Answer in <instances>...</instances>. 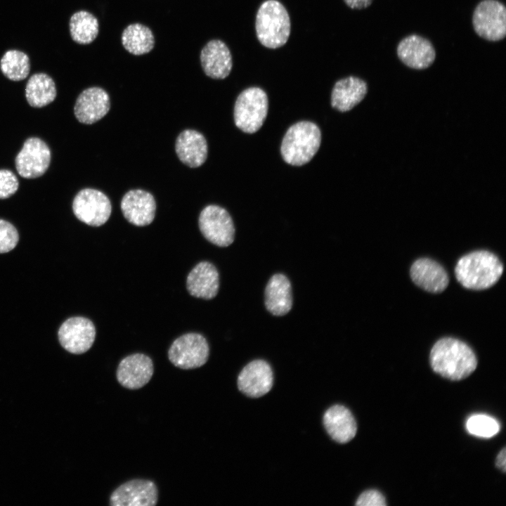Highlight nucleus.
<instances>
[{
	"label": "nucleus",
	"mask_w": 506,
	"mask_h": 506,
	"mask_svg": "<svg viewBox=\"0 0 506 506\" xmlns=\"http://www.w3.org/2000/svg\"><path fill=\"white\" fill-rule=\"evenodd\" d=\"M410 273L414 283L429 292H441L449 283L445 269L439 263L429 258L416 260L412 264Z\"/></svg>",
	"instance_id": "19"
},
{
	"label": "nucleus",
	"mask_w": 506,
	"mask_h": 506,
	"mask_svg": "<svg viewBox=\"0 0 506 506\" xmlns=\"http://www.w3.org/2000/svg\"><path fill=\"white\" fill-rule=\"evenodd\" d=\"M324 427L336 442L346 443L354 438L357 425L351 411L342 405H334L324 413Z\"/></svg>",
	"instance_id": "21"
},
{
	"label": "nucleus",
	"mask_w": 506,
	"mask_h": 506,
	"mask_svg": "<svg viewBox=\"0 0 506 506\" xmlns=\"http://www.w3.org/2000/svg\"><path fill=\"white\" fill-rule=\"evenodd\" d=\"M321 143L319 127L309 121L292 125L285 134L280 148L281 155L287 164L301 166L316 154Z\"/></svg>",
	"instance_id": "4"
},
{
	"label": "nucleus",
	"mask_w": 506,
	"mask_h": 506,
	"mask_svg": "<svg viewBox=\"0 0 506 506\" xmlns=\"http://www.w3.org/2000/svg\"><path fill=\"white\" fill-rule=\"evenodd\" d=\"M120 207L124 218L137 226L149 225L155 216V200L151 193L143 190L128 191L122 197Z\"/></svg>",
	"instance_id": "17"
},
{
	"label": "nucleus",
	"mask_w": 506,
	"mask_h": 506,
	"mask_svg": "<svg viewBox=\"0 0 506 506\" xmlns=\"http://www.w3.org/2000/svg\"><path fill=\"white\" fill-rule=\"evenodd\" d=\"M396 53L404 65L415 70L429 67L436 58V51L432 42L418 34H410L401 39Z\"/></svg>",
	"instance_id": "14"
},
{
	"label": "nucleus",
	"mask_w": 506,
	"mask_h": 506,
	"mask_svg": "<svg viewBox=\"0 0 506 506\" xmlns=\"http://www.w3.org/2000/svg\"><path fill=\"white\" fill-rule=\"evenodd\" d=\"M56 87L53 79L45 73H37L29 79L25 87L28 103L34 108H42L56 97Z\"/></svg>",
	"instance_id": "25"
},
{
	"label": "nucleus",
	"mask_w": 506,
	"mask_h": 506,
	"mask_svg": "<svg viewBox=\"0 0 506 506\" xmlns=\"http://www.w3.org/2000/svg\"><path fill=\"white\" fill-rule=\"evenodd\" d=\"M466 428L473 435L490 438L499 432L500 425L494 418L486 415L479 414L474 415L467 419Z\"/></svg>",
	"instance_id": "29"
},
{
	"label": "nucleus",
	"mask_w": 506,
	"mask_h": 506,
	"mask_svg": "<svg viewBox=\"0 0 506 506\" xmlns=\"http://www.w3.org/2000/svg\"><path fill=\"white\" fill-rule=\"evenodd\" d=\"M121 41L124 48L135 56L146 54L155 46L152 30L141 23L129 25L122 32Z\"/></svg>",
	"instance_id": "26"
},
{
	"label": "nucleus",
	"mask_w": 506,
	"mask_h": 506,
	"mask_svg": "<svg viewBox=\"0 0 506 506\" xmlns=\"http://www.w3.org/2000/svg\"><path fill=\"white\" fill-rule=\"evenodd\" d=\"M19 235L10 222L0 219V254L11 251L17 245Z\"/></svg>",
	"instance_id": "30"
},
{
	"label": "nucleus",
	"mask_w": 506,
	"mask_h": 506,
	"mask_svg": "<svg viewBox=\"0 0 506 506\" xmlns=\"http://www.w3.org/2000/svg\"><path fill=\"white\" fill-rule=\"evenodd\" d=\"M200 59L204 72L212 79H225L232 70L231 51L226 44L220 39L208 41L200 52Z\"/></svg>",
	"instance_id": "18"
},
{
	"label": "nucleus",
	"mask_w": 506,
	"mask_h": 506,
	"mask_svg": "<svg viewBox=\"0 0 506 506\" xmlns=\"http://www.w3.org/2000/svg\"><path fill=\"white\" fill-rule=\"evenodd\" d=\"M153 372V363L149 356L143 353H134L120 361L116 376L122 387L138 389L150 380Z\"/></svg>",
	"instance_id": "15"
},
{
	"label": "nucleus",
	"mask_w": 506,
	"mask_h": 506,
	"mask_svg": "<svg viewBox=\"0 0 506 506\" xmlns=\"http://www.w3.org/2000/svg\"><path fill=\"white\" fill-rule=\"evenodd\" d=\"M198 225L203 236L212 244L227 247L235 238V227L229 213L215 205L205 207L200 214Z\"/></svg>",
	"instance_id": "8"
},
{
	"label": "nucleus",
	"mask_w": 506,
	"mask_h": 506,
	"mask_svg": "<svg viewBox=\"0 0 506 506\" xmlns=\"http://www.w3.org/2000/svg\"><path fill=\"white\" fill-rule=\"evenodd\" d=\"M51 153L47 144L37 137L27 138L15 157V164L19 175L25 179H35L48 169Z\"/></svg>",
	"instance_id": "10"
},
{
	"label": "nucleus",
	"mask_w": 506,
	"mask_h": 506,
	"mask_svg": "<svg viewBox=\"0 0 506 506\" xmlns=\"http://www.w3.org/2000/svg\"><path fill=\"white\" fill-rule=\"evenodd\" d=\"M265 306L273 315L287 314L292 306V287L283 274L273 275L268 280L264 292Z\"/></svg>",
	"instance_id": "24"
},
{
	"label": "nucleus",
	"mask_w": 506,
	"mask_h": 506,
	"mask_svg": "<svg viewBox=\"0 0 506 506\" xmlns=\"http://www.w3.org/2000/svg\"><path fill=\"white\" fill-rule=\"evenodd\" d=\"M2 73L10 80L20 81L25 79L30 70L28 56L18 50L6 51L0 61Z\"/></svg>",
	"instance_id": "28"
},
{
	"label": "nucleus",
	"mask_w": 506,
	"mask_h": 506,
	"mask_svg": "<svg viewBox=\"0 0 506 506\" xmlns=\"http://www.w3.org/2000/svg\"><path fill=\"white\" fill-rule=\"evenodd\" d=\"M268 100L266 92L259 87H249L238 96L234 107L236 126L245 133L257 132L263 125L268 113Z\"/></svg>",
	"instance_id": "5"
},
{
	"label": "nucleus",
	"mask_w": 506,
	"mask_h": 506,
	"mask_svg": "<svg viewBox=\"0 0 506 506\" xmlns=\"http://www.w3.org/2000/svg\"><path fill=\"white\" fill-rule=\"evenodd\" d=\"M158 491L154 482L145 479L128 481L117 488L110 497L112 506H154Z\"/></svg>",
	"instance_id": "12"
},
{
	"label": "nucleus",
	"mask_w": 506,
	"mask_h": 506,
	"mask_svg": "<svg viewBox=\"0 0 506 506\" xmlns=\"http://www.w3.org/2000/svg\"><path fill=\"white\" fill-rule=\"evenodd\" d=\"M496 466L498 468H500V469H502L504 472H505V468H506V450H505V448H504L498 453L497 458H496Z\"/></svg>",
	"instance_id": "34"
},
{
	"label": "nucleus",
	"mask_w": 506,
	"mask_h": 506,
	"mask_svg": "<svg viewBox=\"0 0 506 506\" xmlns=\"http://www.w3.org/2000/svg\"><path fill=\"white\" fill-rule=\"evenodd\" d=\"M175 150L179 159L192 168L201 166L207 157L206 138L193 129H186L180 133L176 140Z\"/></svg>",
	"instance_id": "22"
},
{
	"label": "nucleus",
	"mask_w": 506,
	"mask_h": 506,
	"mask_svg": "<svg viewBox=\"0 0 506 506\" xmlns=\"http://www.w3.org/2000/svg\"><path fill=\"white\" fill-rule=\"evenodd\" d=\"M472 25L476 34L489 41L506 35V8L498 0H482L474 10Z\"/></svg>",
	"instance_id": "6"
},
{
	"label": "nucleus",
	"mask_w": 506,
	"mask_h": 506,
	"mask_svg": "<svg viewBox=\"0 0 506 506\" xmlns=\"http://www.w3.org/2000/svg\"><path fill=\"white\" fill-rule=\"evenodd\" d=\"M255 30L259 42L268 48L285 45L290 35L291 22L285 6L277 0H266L258 9Z\"/></svg>",
	"instance_id": "3"
},
{
	"label": "nucleus",
	"mask_w": 506,
	"mask_h": 506,
	"mask_svg": "<svg viewBox=\"0 0 506 506\" xmlns=\"http://www.w3.org/2000/svg\"><path fill=\"white\" fill-rule=\"evenodd\" d=\"M503 265L497 256L486 250L461 257L455 268L458 281L465 288L481 290L495 285L502 275Z\"/></svg>",
	"instance_id": "2"
},
{
	"label": "nucleus",
	"mask_w": 506,
	"mask_h": 506,
	"mask_svg": "<svg viewBox=\"0 0 506 506\" xmlns=\"http://www.w3.org/2000/svg\"><path fill=\"white\" fill-rule=\"evenodd\" d=\"M368 91L366 82L354 76L338 80L332 91L331 105L340 111L346 112L358 105Z\"/></svg>",
	"instance_id": "23"
},
{
	"label": "nucleus",
	"mask_w": 506,
	"mask_h": 506,
	"mask_svg": "<svg viewBox=\"0 0 506 506\" xmlns=\"http://www.w3.org/2000/svg\"><path fill=\"white\" fill-rule=\"evenodd\" d=\"M58 339L61 346L67 351L81 354L87 351L93 345L96 337V329L89 319L76 316L66 320L58 330Z\"/></svg>",
	"instance_id": "11"
},
{
	"label": "nucleus",
	"mask_w": 506,
	"mask_h": 506,
	"mask_svg": "<svg viewBox=\"0 0 506 506\" xmlns=\"http://www.w3.org/2000/svg\"><path fill=\"white\" fill-rule=\"evenodd\" d=\"M209 348L207 339L199 333H187L170 346L168 358L176 367L183 370L195 369L205 365L209 358Z\"/></svg>",
	"instance_id": "7"
},
{
	"label": "nucleus",
	"mask_w": 506,
	"mask_h": 506,
	"mask_svg": "<svg viewBox=\"0 0 506 506\" xmlns=\"http://www.w3.org/2000/svg\"><path fill=\"white\" fill-rule=\"evenodd\" d=\"M110 108L108 93L101 87L92 86L84 89L79 95L74 107V113L79 122L91 124L103 118Z\"/></svg>",
	"instance_id": "16"
},
{
	"label": "nucleus",
	"mask_w": 506,
	"mask_h": 506,
	"mask_svg": "<svg viewBox=\"0 0 506 506\" xmlns=\"http://www.w3.org/2000/svg\"><path fill=\"white\" fill-rule=\"evenodd\" d=\"M273 383V370L266 361L261 359L247 363L237 379L238 389L251 398H259L267 394Z\"/></svg>",
	"instance_id": "13"
},
{
	"label": "nucleus",
	"mask_w": 506,
	"mask_h": 506,
	"mask_svg": "<svg viewBox=\"0 0 506 506\" xmlns=\"http://www.w3.org/2000/svg\"><path fill=\"white\" fill-rule=\"evenodd\" d=\"M344 1L352 9H364L370 6L373 0H344Z\"/></svg>",
	"instance_id": "33"
},
{
	"label": "nucleus",
	"mask_w": 506,
	"mask_h": 506,
	"mask_svg": "<svg viewBox=\"0 0 506 506\" xmlns=\"http://www.w3.org/2000/svg\"><path fill=\"white\" fill-rule=\"evenodd\" d=\"M186 288L190 295L204 299L216 297L219 288L216 268L208 261L198 263L188 273Z\"/></svg>",
	"instance_id": "20"
},
{
	"label": "nucleus",
	"mask_w": 506,
	"mask_h": 506,
	"mask_svg": "<svg viewBox=\"0 0 506 506\" xmlns=\"http://www.w3.org/2000/svg\"><path fill=\"white\" fill-rule=\"evenodd\" d=\"M69 27L72 39L79 44L91 43L99 32L98 19L86 11L74 13L70 18Z\"/></svg>",
	"instance_id": "27"
},
{
	"label": "nucleus",
	"mask_w": 506,
	"mask_h": 506,
	"mask_svg": "<svg viewBox=\"0 0 506 506\" xmlns=\"http://www.w3.org/2000/svg\"><path fill=\"white\" fill-rule=\"evenodd\" d=\"M72 210L81 221L91 226H100L110 218V200L103 192L93 188L79 191L73 200Z\"/></svg>",
	"instance_id": "9"
},
{
	"label": "nucleus",
	"mask_w": 506,
	"mask_h": 506,
	"mask_svg": "<svg viewBox=\"0 0 506 506\" xmlns=\"http://www.w3.org/2000/svg\"><path fill=\"white\" fill-rule=\"evenodd\" d=\"M17 176L8 169H0V199L8 198L18 189Z\"/></svg>",
	"instance_id": "31"
},
{
	"label": "nucleus",
	"mask_w": 506,
	"mask_h": 506,
	"mask_svg": "<svg viewBox=\"0 0 506 506\" xmlns=\"http://www.w3.org/2000/svg\"><path fill=\"white\" fill-rule=\"evenodd\" d=\"M434 372L451 380L467 377L476 369V357L465 342L452 337H444L433 346L429 356Z\"/></svg>",
	"instance_id": "1"
},
{
	"label": "nucleus",
	"mask_w": 506,
	"mask_h": 506,
	"mask_svg": "<svg viewBox=\"0 0 506 506\" xmlns=\"http://www.w3.org/2000/svg\"><path fill=\"white\" fill-rule=\"evenodd\" d=\"M357 506H385L387 502L384 497L379 491L368 490L361 493L358 498Z\"/></svg>",
	"instance_id": "32"
}]
</instances>
